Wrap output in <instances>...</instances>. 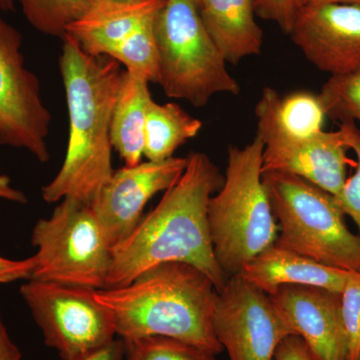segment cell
Returning <instances> with one entry per match:
<instances>
[{
    "label": "cell",
    "mask_w": 360,
    "mask_h": 360,
    "mask_svg": "<svg viewBox=\"0 0 360 360\" xmlns=\"http://www.w3.org/2000/svg\"><path fill=\"white\" fill-rule=\"evenodd\" d=\"M176 182L165 191L158 205L120 245L112 248V262L105 288H120L155 265L184 262L210 277L217 292L229 277L213 252L207 208L224 184L219 168L203 153H191Z\"/></svg>",
    "instance_id": "obj_1"
},
{
    "label": "cell",
    "mask_w": 360,
    "mask_h": 360,
    "mask_svg": "<svg viewBox=\"0 0 360 360\" xmlns=\"http://www.w3.org/2000/svg\"><path fill=\"white\" fill-rule=\"evenodd\" d=\"M59 68L65 90L70 132L65 160L42 187L47 203L72 200L92 205L112 175L111 115L123 71L106 56H94L65 34Z\"/></svg>",
    "instance_id": "obj_2"
},
{
    "label": "cell",
    "mask_w": 360,
    "mask_h": 360,
    "mask_svg": "<svg viewBox=\"0 0 360 360\" xmlns=\"http://www.w3.org/2000/svg\"><path fill=\"white\" fill-rule=\"evenodd\" d=\"M217 292L210 277L193 265H155L120 288L96 291L112 312L116 335L122 340L167 336L219 354L221 345L213 330Z\"/></svg>",
    "instance_id": "obj_3"
},
{
    "label": "cell",
    "mask_w": 360,
    "mask_h": 360,
    "mask_svg": "<svg viewBox=\"0 0 360 360\" xmlns=\"http://www.w3.org/2000/svg\"><path fill=\"white\" fill-rule=\"evenodd\" d=\"M264 143L231 146L224 184L210 198L208 226L213 252L225 276H238L252 258L276 243L278 224L262 182Z\"/></svg>",
    "instance_id": "obj_4"
},
{
    "label": "cell",
    "mask_w": 360,
    "mask_h": 360,
    "mask_svg": "<svg viewBox=\"0 0 360 360\" xmlns=\"http://www.w3.org/2000/svg\"><path fill=\"white\" fill-rule=\"evenodd\" d=\"M278 224L276 245L345 271H360V236L349 231L335 196L307 180L262 172Z\"/></svg>",
    "instance_id": "obj_5"
},
{
    "label": "cell",
    "mask_w": 360,
    "mask_h": 360,
    "mask_svg": "<svg viewBox=\"0 0 360 360\" xmlns=\"http://www.w3.org/2000/svg\"><path fill=\"white\" fill-rule=\"evenodd\" d=\"M158 82L170 98L202 108L215 94L238 96L240 85L206 32L194 0H167L155 20Z\"/></svg>",
    "instance_id": "obj_6"
},
{
    "label": "cell",
    "mask_w": 360,
    "mask_h": 360,
    "mask_svg": "<svg viewBox=\"0 0 360 360\" xmlns=\"http://www.w3.org/2000/svg\"><path fill=\"white\" fill-rule=\"evenodd\" d=\"M37 248L32 278L94 290L105 288L112 245L91 206L63 200L32 231Z\"/></svg>",
    "instance_id": "obj_7"
},
{
    "label": "cell",
    "mask_w": 360,
    "mask_h": 360,
    "mask_svg": "<svg viewBox=\"0 0 360 360\" xmlns=\"http://www.w3.org/2000/svg\"><path fill=\"white\" fill-rule=\"evenodd\" d=\"M94 288L28 279L23 300L44 333L45 345L63 360H77L115 340L112 312Z\"/></svg>",
    "instance_id": "obj_8"
},
{
    "label": "cell",
    "mask_w": 360,
    "mask_h": 360,
    "mask_svg": "<svg viewBox=\"0 0 360 360\" xmlns=\"http://www.w3.org/2000/svg\"><path fill=\"white\" fill-rule=\"evenodd\" d=\"M21 45L20 32L0 18V144L25 149L47 162L51 115L39 78L26 68Z\"/></svg>",
    "instance_id": "obj_9"
},
{
    "label": "cell",
    "mask_w": 360,
    "mask_h": 360,
    "mask_svg": "<svg viewBox=\"0 0 360 360\" xmlns=\"http://www.w3.org/2000/svg\"><path fill=\"white\" fill-rule=\"evenodd\" d=\"M212 324L229 360H274L281 341L295 335L269 295L240 276L229 277L219 291Z\"/></svg>",
    "instance_id": "obj_10"
},
{
    "label": "cell",
    "mask_w": 360,
    "mask_h": 360,
    "mask_svg": "<svg viewBox=\"0 0 360 360\" xmlns=\"http://www.w3.org/2000/svg\"><path fill=\"white\" fill-rule=\"evenodd\" d=\"M187 161V158L174 156L163 161H141L113 172L91 205L112 248L134 231L148 201L174 186Z\"/></svg>",
    "instance_id": "obj_11"
},
{
    "label": "cell",
    "mask_w": 360,
    "mask_h": 360,
    "mask_svg": "<svg viewBox=\"0 0 360 360\" xmlns=\"http://www.w3.org/2000/svg\"><path fill=\"white\" fill-rule=\"evenodd\" d=\"M290 35L307 60L330 77L360 70V6L300 7Z\"/></svg>",
    "instance_id": "obj_12"
},
{
    "label": "cell",
    "mask_w": 360,
    "mask_h": 360,
    "mask_svg": "<svg viewBox=\"0 0 360 360\" xmlns=\"http://www.w3.org/2000/svg\"><path fill=\"white\" fill-rule=\"evenodd\" d=\"M264 143L262 172H285L338 195L347 179L348 167H355L345 131H322L303 139L269 137Z\"/></svg>",
    "instance_id": "obj_13"
},
{
    "label": "cell",
    "mask_w": 360,
    "mask_h": 360,
    "mask_svg": "<svg viewBox=\"0 0 360 360\" xmlns=\"http://www.w3.org/2000/svg\"><path fill=\"white\" fill-rule=\"evenodd\" d=\"M314 360H348L340 295L314 286L283 285L269 295Z\"/></svg>",
    "instance_id": "obj_14"
},
{
    "label": "cell",
    "mask_w": 360,
    "mask_h": 360,
    "mask_svg": "<svg viewBox=\"0 0 360 360\" xmlns=\"http://www.w3.org/2000/svg\"><path fill=\"white\" fill-rule=\"evenodd\" d=\"M167 0L136 1H96L65 34L86 53L112 58L143 26L158 18Z\"/></svg>",
    "instance_id": "obj_15"
},
{
    "label": "cell",
    "mask_w": 360,
    "mask_h": 360,
    "mask_svg": "<svg viewBox=\"0 0 360 360\" xmlns=\"http://www.w3.org/2000/svg\"><path fill=\"white\" fill-rule=\"evenodd\" d=\"M349 272L274 243L252 258L238 276L266 295L283 285L314 286L340 295Z\"/></svg>",
    "instance_id": "obj_16"
},
{
    "label": "cell",
    "mask_w": 360,
    "mask_h": 360,
    "mask_svg": "<svg viewBox=\"0 0 360 360\" xmlns=\"http://www.w3.org/2000/svg\"><path fill=\"white\" fill-rule=\"evenodd\" d=\"M201 20L225 61L238 65L258 56L264 32L255 21V0H200Z\"/></svg>",
    "instance_id": "obj_17"
},
{
    "label": "cell",
    "mask_w": 360,
    "mask_h": 360,
    "mask_svg": "<svg viewBox=\"0 0 360 360\" xmlns=\"http://www.w3.org/2000/svg\"><path fill=\"white\" fill-rule=\"evenodd\" d=\"M257 136L303 139L323 130L326 115L319 94L295 91L281 96L276 89L264 87L255 106Z\"/></svg>",
    "instance_id": "obj_18"
},
{
    "label": "cell",
    "mask_w": 360,
    "mask_h": 360,
    "mask_svg": "<svg viewBox=\"0 0 360 360\" xmlns=\"http://www.w3.org/2000/svg\"><path fill=\"white\" fill-rule=\"evenodd\" d=\"M153 99L146 78L123 71L111 115L110 141L127 167L139 165L143 158L146 113Z\"/></svg>",
    "instance_id": "obj_19"
},
{
    "label": "cell",
    "mask_w": 360,
    "mask_h": 360,
    "mask_svg": "<svg viewBox=\"0 0 360 360\" xmlns=\"http://www.w3.org/2000/svg\"><path fill=\"white\" fill-rule=\"evenodd\" d=\"M202 122L176 103L151 101L146 113L143 156L150 161L174 158L175 151L200 134Z\"/></svg>",
    "instance_id": "obj_20"
},
{
    "label": "cell",
    "mask_w": 360,
    "mask_h": 360,
    "mask_svg": "<svg viewBox=\"0 0 360 360\" xmlns=\"http://www.w3.org/2000/svg\"><path fill=\"white\" fill-rule=\"evenodd\" d=\"M23 14L44 34L63 39L71 23L79 20L92 0H18Z\"/></svg>",
    "instance_id": "obj_21"
},
{
    "label": "cell",
    "mask_w": 360,
    "mask_h": 360,
    "mask_svg": "<svg viewBox=\"0 0 360 360\" xmlns=\"http://www.w3.org/2000/svg\"><path fill=\"white\" fill-rule=\"evenodd\" d=\"M123 341L127 360H217V354L210 350L167 336H144Z\"/></svg>",
    "instance_id": "obj_22"
},
{
    "label": "cell",
    "mask_w": 360,
    "mask_h": 360,
    "mask_svg": "<svg viewBox=\"0 0 360 360\" xmlns=\"http://www.w3.org/2000/svg\"><path fill=\"white\" fill-rule=\"evenodd\" d=\"M319 96L326 116L340 123H354L360 132V70L330 77Z\"/></svg>",
    "instance_id": "obj_23"
},
{
    "label": "cell",
    "mask_w": 360,
    "mask_h": 360,
    "mask_svg": "<svg viewBox=\"0 0 360 360\" xmlns=\"http://www.w3.org/2000/svg\"><path fill=\"white\" fill-rule=\"evenodd\" d=\"M348 360H360V271H350L340 292Z\"/></svg>",
    "instance_id": "obj_24"
},
{
    "label": "cell",
    "mask_w": 360,
    "mask_h": 360,
    "mask_svg": "<svg viewBox=\"0 0 360 360\" xmlns=\"http://www.w3.org/2000/svg\"><path fill=\"white\" fill-rule=\"evenodd\" d=\"M350 150L355 155L354 172L347 176L338 195L336 202L343 213L354 220L360 236V132L354 123H340Z\"/></svg>",
    "instance_id": "obj_25"
},
{
    "label": "cell",
    "mask_w": 360,
    "mask_h": 360,
    "mask_svg": "<svg viewBox=\"0 0 360 360\" xmlns=\"http://www.w3.org/2000/svg\"><path fill=\"white\" fill-rule=\"evenodd\" d=\"M297 11V0H255V13L264 20L276 22L288 34Z\"/></svg>",
    "instance_id": "obj_26"
},
{
    "label": "cell",
    "mask_w": 360,
    "mask_h": 360,
    "mask_svg": "<svg viewBox=\"0 0 360 360\" xmlns=\"http://www.w3.org/2000/svg\"><path fill=\"white\" fill-rule=\"evenodd\" d=\"M35 264L34 255L21 260L8 259L0 255V283L32 278Z\"/></svg>",
    "instance_id": "obj_27"
},
{
    "label": "cell",
    "mask_w": 360,
    "mask_h": 360,
    "mask_svg": "<svg viewBox=\"0 0 360 360\" xmlns=\"http://www.w3.org/2000/svg\"><path fill=\"white\" fill-rule=\"evenodd\" d=\"M274 360H314L309 347L300 336L290 335L279 343Z\"/></svg>",
    "instance_id": "obj_28"
},
{
    "label": "cell",
    "mask_w": 360,
    "mask_h": 360,
    "mask_svg": "<svg viewBox=\"0 0 360 360\" xmlns=\"http://www.w3.org/2000/svg\"><path fill=\"white\" fill-rule=\"evenodd\" d=\"M125 355L124 341L113 340L103 347L90 352L82 359L77 360H123Z\"/></svg>",
    "instance_id": "obj_29"
},
{
    "label": "cell",
    "mask_w": 360,
    "mask_h": 360,
    "mask_svg": "<svg viewBox=\"0 0 360 360\" xmlns=\"http://www.w3.org/2000/svg\"><path fill=\"white\" fill-rule=\"evenodd\" d=\"M21 352L11 340L0 314V360H20Z\"/></svg>",
    "instance_id": "obj_30"
},
{
    "label": "cell",
    "mask_w": 360,
    "mask_h": 360,
    "mask_svg": "<svg viewBox=\"0 0 360 360\" xmlns=\"http://www.w3.org/2000/svg\"><path fill=\"white\" fill-rule=\"evenodd\" d=\"M0 200L16 203L27 202L25 194L20 189L14 188L11 186V179L1 172V167H0Z\"/></svg>",
    "instance_id": "obj_31"
},
{
    "label": "cell",
    "mask_w": 360,
    "mask_h": 360,
    "mask_svg": "<svg viewBox=\"0 0 360 360\" xmlns=\"http://www.w3.org/2000/svg\"><path fill=\"white\" fill-rule=\"evenodd\" d=\"M298 9L300 7L326 6V4H357L360 0H297Z\"/></svg>",
    "instance_id": "obj_32"
},
{
    "label": "cell",
    "mask_w": 360,
    "mask_h": 360,
    "mask_svg": "<svg viewBox=\"0 0 360 360\" xmlns=\"http://www.w3.org/2000/svg\"><path fill=\"white\" fill-rule=\"evenodd\" d=\"M0 11L11 13L14 11V0H0Z\"/></svg>",
    "instance_id": "obj_33"
},
{
    "label": "cell",
    "mask_w": 360,
    "mask_h": 360,
    "mask_svg": "<svg viewBox=\"0 0 360 360\" xmlns=\"http://www.w3.org/2000/svg\"><path fill=\"white\" fill-rule=\"evenodd\" d=\"M96 1H116V2H129L136 1V0H92V4Z\"/></svg>",
    "instance_id": "obj_34"
},
{
    "label": "cell",
    "mask_w": 360,
    "mask_h": 360,
    "mask_svg": "<svg viewBox=\"0 0 360 360\" xmlns=\"http://www.w3.org/2000/svg\"><path fill=\"white\" fill-rule=\"evenodd\" d=\"M195 1V4H198V6H200V0H194Z\"/></svg>",
    "instance_id": "obj_35"
}]
</instances>
